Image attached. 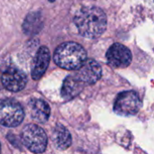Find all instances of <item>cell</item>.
I'll list each match as a JSON object with an SVG mask.
<instances>
[{
    "label": "cell",
    "mask_w": 154,
    "mask_h": 154,
    "mask_svg": "<svg viewBox=\"0 0 154 154\" xmlns=\"http://www.w3.org/2000/svg\"><path fill=\"white\" fill-rule=\"evenodd\" d=\"M142 102L138 94L133 90L123 91L117 95L114 105V110L116 114L123 116H131L138 113Z\"/></svg>",
    "instance_id": "5b68a950"
},
{
    "label": "cell",
    "mask_w": 154,
    "mask_h": 154,
    "mask_svg": "<svg viewBox=\"0 0 154 154\" xmlns=\"http://www.w3.org/2000/svg\"><path fill=\"white\" fill-rule=\"evenodd\" d=\"M85 84L78 79L73 74L67 77L63 82L61 88V95L63 98L69 100L77 97L85 88Z\"/></svg>",
    "instance_id": "8fae6325"
},
{
    "label": "cell",
    "mask_w": 154,
    "mask_h": 154,
    "mask_svg": "<svg viewBox=\"0 0 154 154\" xmlns=\"http://www.w3.org/2000/svg\"><path fill=\"white\" fill-rule=\"evenodd\" d=\"M24 111L21 104L13 99L0 101V124L6 127H15L22 124Z\"/></svg>",
    "instance_id": "277c9868"
},
{
    "label": "cell",
    "mask_w": 154,
    "mask_h": 154,
    "mask_svg": "<svg viewBox=\"0 0 154 154\" xmlns=\"http://www.w3.org/2000/svg\"><path fill=\"white\" fill-rule=\"evenodd\" d=\"M53 60L59 67L64 69L77 70L87 60V52L77 42H64L56 49Z\"/></svg>",
    "instance_id": "7a4b0ae2"
},
{
    "label": "cell",
    "mask_w": 154,
    "mask_h": 154,
    "mask_svg": "<svg viewBox=\"0 0 154 154\" xmlns=\"http://www.w3.org/2000/svg\"><path fill=\"white\" fill-rule=\"evenodd\" d=\"M52 141L59 150H66L71 145V135L62 125H57L53 130Z\"/></svg>",
    "instance_id": "7c38bea8"
},
{
    "label": "cell",
    "mask_w": 154,
    "mask_h": 154,
    "mask_svg": "<svg viewBox=\"0 0 154 154\" xmlns=\"http://www.w3.org/2000/svg\"><path fill=\"white\" fill-rule=\"evenodd\" d=\"M106 21L104 11L96 6L82 8L74 18L79 33L88 39L99 37L106 31Z\"/></svg>",
    "instance_id": "6da1fadb"
},
{
    "label": "cell",
    "mask_w": 154,
    "mask_h": 154,
    "mask_svg": "<svg viewBox=\"0 0 154 154\" xmlns=\"http://www.w3.org/2000/svg\"><path fill=\"white\" fill-rule=\"evenodd\" d=\"M43 25V21L40 13H31L29 14L23 22V32L26 34H35L41 31Z\"/></svg>",
    "instance_id": "4fadbf2b"
},
{
    "label": "cell",
    "mask_w": 154,
    "mask_h": 154,
    "mask_svg": "<svg viewBox=\"0 0 154 154\" xmlns=\"http://www.w3.org/2000/svg\"><path fill=\"white\" fill-rule=\"evenodd\" d=\"M50 60L51 53L49 49L45 46H42L38 50L32 64L31 74L34 80H38L43 76L50 64Z\"/></svg>",
    "instance_id": "9c48e42d"
},
{
    "label": "cell",
    "mask_w": 154,
    "mask_h": 154,
    "mask_svg": "<svg viewBox=\"0 0 154 154\" xmlns=\"http://www.w3.org/2000/svg\"><path fill=\"white\" fill-rule=\"evenodd\" d=\"M50 2H53V1H55V0H49Z\"/></svg>",
    "instance_id": "5bb4252c"
},
{
    "label": "cell",
    "mask_w": 154,
    "mask_h": 154,
    "mask_svg": "<svg viewBox=\"0 0 154 154\" xmlns=\"http://www.w3.org/2000/svg\"><path fill=\"white\" fill-rule=\"evenodd\" d=\"M106 60L109 66L115 69H124L128 67L132 61L130 50L121 43H114L106 52Z\"/></svg>",
    "instance_id": "8992f818"
},
{
    "label": "cell",
    "mask_w": 154,
    "mask_h": 154,
    "mask_svg": "<svg viewBox=\"0 0 154 154\" xmlns=\"http://www.w3.org/2000/svg\"><path fill=\"white\" fill-rule=\"evenodd\" d=\"M0 153H1V144H0Z\"/></svg>",
    "instance_id": "9a60e30c"
},
{
    "label": "cell",
    "mask_w": 154,
    "mask_h": 154,
    "mask_svg": "<svg viewBox=\"0 0 154 154\" xmlns=\"http://www.w3.org/2000/svg\"><path fill=\"white\" fill-rule=\"evenodd\" d=\"M28 110L30 116L36 122L43 124L46 123L51 115V108L49 105L42 100L33 98L28 103Z\"/></svg>",
    "instance_id": "30bf717a"
},
{
    "label": "cell",
    "mask_w": 154,
    "mask_h": 154,
    "mask_svg": "<svg viewBox=\"0 0 154 154\" xmlns=\"http://www.w3.org/2000/svg\"><path fill=\"white\" fill-rule=\"evenodd\" d=\"M82 83L87 85L95 84L102 76L100 65L94 60H86L83 65L73 74Z\"/></svg>",
    "instance_id": "ba28073f"
},
{
    "label": "cell",
    "mask_w": 154,
    "mask_h": 154,
    "mask_svg": "<svg viewBox=\"0 0 154 154\" xmlns=\"http://www.w3.org/2000/svg\"><path fill=\"white\" fill-rule=\"evenodd\" d=\"M22 141L33 153H42L47 147L48 139L44 130L36 125H27L22 131Z\"/></svg>",
    "instance_id": "3957f363"
},
{
    "label": "cell",
    "mask_w": 154,
    "mask_h": 154,
    "mask_svg": "<svg viewBox=\"0 0 154 154\" xmlns=\"http://www.w3.org/2000/svg\"><path fill=\"white\" fill-rule=\"evenodd\" d=\"M3 86L11 92H18L23 89L27 84V77L23 71L17 68L6 69L1 78Z\"/></svg>",
    "instance_id": "52a82bcc"
}]
</instances>
